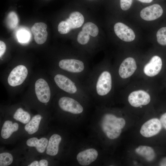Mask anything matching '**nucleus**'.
I'll list each match as a JSON object with an SVG mask.
<instances>
[{
  "mask_svg": "<svg viewBox=\"0 0 166 166\" xmlns=\"http://www.w3.org/2000/svg\"><path fill=\"white\" fill-rule=\"evenodd\" d=\"M104 63L95 65L83 83L89 93L101 98L108 95L113 88L111 73Z\"/></svg>",
  "mask_w": 166,
  "mask_h": 166,
  "instance_id": "nucleus-1",
  "label": "nucleus"
},
{
  "mask_svg": "<svg viewBox=\"0 0 166 166\" xmlns=\"http://www.w3.org/2000/svg\"><path fill=\"white\" fill-rule=\"evenodd\" d=\"M54 80L59 89L76 98H85L89 94L83 82L71 75L57 73Z\"/></svg>",
  "mask_w": 166,
  "mask_h": 166,
  "instance_id": "nucleus-2",
  "label": "nucleus"
},
{
  "mask_svg": "<svg viewBox=\"0 0 166 166\" xmlns=\"http://www.w3.org/2000/svg\"><path fill=\"white\" fill-rule=\"evenodd\" d=\"M102 117L101 126L103 132L110 139L117 138L125 125L124 119L111 113H106Z\"/></svg>",
  "mask_w": 166,
  "mask_h": 166,
  "instance_id": "nucleus-3",
  "label": "nucleus"
},
{
  "mask_svg": "<svg viewBox=\"0 0 166 166\" xmlns=\"http://www.w3.org/2000/svg\"><path fill=\"white\" fill-rule=\"evenodd\" d=\"M76 98L69 96L62 97L58 100V106L64 111L74 114H81L83 112L84 108Z\"/></svg>",
  "mask_w": 166,
  "mask_h": 166,
  "instance_id": "nucleus-4",
  "label": "nucleus"
},
{
  "mask_svg": "<svg viewBox=\"0 0 166 166\" xmlns=\"http://www.w3.org/2000/svg\"><path fill=\"white\" fill-rule=\"evenodd\" d=\"M28 70L23 65H19L14 68L10 73L8 78L9 84L13 87L21 85L26 79Z\"/></svg>",
  "mask_w": 166,
  "mask_h": 166,
  "instance_id": "nucleus-5",
  "label": "nucleus"
},
{
  "mask_svg": "<svg viewBox=\"0 0 166 166\" xmlns=\"http://www.w3.org/2000/svg\"><path fill=\"white\" fill-rule=\"evenodd\" d=\"M35 92L38 100L43 103H47L50 100V90L47 82L42 78H40L36 82Z\"/></svg>",
  "mask_w": 166,
  "mask_h": 166,
  "instance_id": "nucleus-6",
  "label": "nucleus"
},
{
  "mask_svg": "<svg viewBox=\"0 0 166 166\" xmlns=\"http://www.w3.org/2000/svg\"><path fill=\"white\" fill-rule=\"evenodd\" d=\"M162 125L158 119H152L145 122L142 126L140 131V134L146 137L154 136L160 131Z\"/></svg>",
  "mask_w": 166,
  "mask_h": 166,
  "instance_id": "nucleus-7",
  "label": "nucleus"
},
{
  "mask_svg": "<svg viewBox=\"0 0 166 166\" xmlns=\"http://www.w3.org/2000/svg\"><path fill=\"white\" fill-rule=\"evenodd\" d=\"M137 68L134 59L128 57L124 59L121 63L118 70L119 76L122 79H125L131 76Z\"/></svg>",
  "mask_w": 166,
  "mask_h": 166,
  "instance_id": "nucleus-8",
  "label": "nucleus"
},
{
  "mask_svg": "<svg viewBox=\"0 0 166 166\" xmlns=\"http://www.w3.org/2000/svg\"><path fill=\"white\" fill-rule=\"evenodd\" d=\"M150 95L142 90L134 91L130 94L128 100L129 104L135 107L146 105L150 101Z\"/></svg>",
  "mask_w": 166,
  "mask_h": 166,
  "instance_id": "nucleus-9",
  "label": "nucleus"
},
{
  "mask_svg": "<svg viewBox=\"0 0 166 166\" xmlns=\"http://www.w3.org/2000/svg\"><path fill=\"white\" fill-rule=\"evenodd\" d=\"M114 30L117 36L124 41L131 42L135 38V35L133 31L123 23L119 22L116 23L114 27Z\"/></svg>",
  "mask_w": 166,
  "mask_h": 166,
  "instance_id": "nucleus-10",
  "label": "nucleus"
},
{
  "mask_svg": "<svg viewBox=\"0 0 166 166\" xmlns=\"http://www.w3.org/2000/svg\"><path fill=\"white\" fill-rule=\"evenodd\" d=\"M163 13V10L161 6L155 4L143 9L140 12V16L143 19L150 21L159 18Z\"/></svg>",
  "mask_w": 166,
  "mask_h": 166,
  "instance_id": "nucleus-11",
  "label": "nucleus"
},
{
  "mask_svg": "<svg viewBox=\"0 0 166 166\" xmlns=\"http://www.w3.org/2000/svg\"><path fill=\"white\" fill-rule=\"evenodd\" d=\"M47 28V25L43 22L36 23L31 27L34 39L38 44L41 45L45 42L48 36Z\"/></svg>",
  "mask_w": 166,
  "mask_h": 166,
  "instance_id": "nucleus-12",
  "label": "nucleus"
},
{
  "mask_svg": "<svg viewBox=\"0 0 166 166\" xmlns=\"http://www.w3.org/2000/svg\"><path fill=\"white\" fill-rule=\"evenodd\" d=\"M161 59L158 56H154L144 66V72L147 76L152 77L159 73L162 67Z\"/></svg>",
  "mask_w": 166,
  "mask_h": 166,
  "instance_id": "nucleus-13",
  "label": "nucleus"
},
{
  "mask_svg": "<svg viewBox=\"0 0 166 166\" xmlns=\"http://www.w3.org/2000/svg\"><path fill=\"white\" fill-rule=\"evenodd\" d=\"M98 155V152L96 149L89 148L79 152L77 156V159L81 165L87 166L95 161Z\"/></svg>",
  "mask_w": 166,
  "mask_h": 166,
  "instance_id": "nucleus-14",
  "label": "nucleus"
},
{
  "mask_svg": "<svg viewBox=\"0 0 166 166\" xmlns=\"http://www.w3.org/2000/svg\"><path fill=\"white\" fill-rule=\"evenodd\" d=\"M61 140V136L57 134L52 135L50 137L46 148V153L49 155L53 156L58 153L59 146Z\"/></svg>",
  "mask_w": 166,
  "mask_h": 166,
  "instance_id": "nucleus-15",
  "label": "nucleus"
},
{
  "mask_svg": "<svg viewBox=\"0 0 166 166\" xmlns=\"http://www.w3.org/2000/svg\"><path fill=\"white\" fill-rule=\"evenodd\" d=\"M48 140L45 137L38 139L37 137L29 138L26 141L27 145L30 147H34L37 151L40 153H43L46 148Z\"/></svg>",
  "mask_w": 166,
  "mask_h": 166,
  "instance_id": "nucleus-16",
  "label": "nucleus"
},
{
  "mask_svg": "<svg viewBox=\"0 0 166 166\" xmlns=\"http://www.w3.org/2000/svg\"><path fill=\"white\" fill-rule=\"evenodd\" d=\"M71 29L81 27L84 21L83 16L78 11H74L69 15V18L65 20Z\"/></svg>",
  "mask_w": 166,
  "mask_h": 166,
  "instance_id": "nucleus-17",
  "label": "nucleus"
},
{
  "mask_svg": "<svg viewBox=\"0 0 166 166\" xmlns=\"http://www.w3.org/2000/svg\"><path fill=\"white\" fill-rule=\"evenodd\" d=\"M19 125L16 123H13L9 120L5 121L2 127L1 131V136L4 139L9 138L12 133L17 131L18 129Z\"/></svg>",
  "mask_w": 166,
  "mask_h": 166,
  "instance_id": "nucleus-18",
  "label": "nucleus"
},
{
  "mask_svg": "<svg viewBox=\"0 0 166 166\" xmlns=\"http://www.w3.org/2000/svg\"><path fill=\"white\" fill-rule=\"evenodd\" d=\"M42 118V116L39 114L34 116L25 126V131L30 135L36 132L38 129Z\"/></svg>",
  "mask_w": 166,
  "mask_h": 166,
  "instance_id": "nucleus-19",
  "label": "nucleus"
},
{
  "mask_svg": "<svg viewBox=\"0 0 166 166\" xmlns=\"http://www.w3.org/2000/svg\"><path fill=\"white\" fill-rule=\"evenodd\" d=\"M135 151L138 154L144 157L148 161H152L155 157L154 150L149 146H140L136 149Z\"/></svg>",
  "mask_w": 166,
  "mask_h": 166,
  "instance_id": "nucleus-20",
  "label": "nucleus"
},
{
  "mask_svg": "<svg viewBox=\"0 0 166 166\" xmlns=\"http://www.w3.org/2000/svg\"><path fill=\"white\" fill-rule=\"evenodd\" d=\"M13 118L15 120L23 124H26L30 121V116L28 112L20 108L14 113Z\"/></svg>",
  "mask_w": 166,
  "mask_h": 166,
  "instance_id": "nucleus-21",
  "label": "nucleus"
},
{
  "mask_svg": "<svg viewBox=\"0 0 166 166\" xmlns=\"http://www.w3.org/2000/svg\"><path fill=\"white\" fill-rule=\"evenodd\" d=\"M82 30L86 32L93 37L97 36L99 32L97 26L93 23L90 22H86L84 25Z\"/></svg>",
  "mask_w": 166,
  "mask_h": 166,
  "instance_id": "nucleus-22",
  "label": "nucleus"
},
{
  "mask_svg": "<svg viewBox=\"0 0 166 166\" xmlns=\"http://www.w3.org/2000/svg\"><path fill=\"white\" fill-rule=\"evenodd\" d=\"M6 22L8 26L10 29H14L17 26L18 19L17 15L15 12L12 11L8 14L7 17Z\"/></svg>",
  "mask_w": 166,
  "mask_h": 166,
  "instance_id": "nucleus-23",
  "label": "nucleus"
},
{
  "mask_svg": "<svg viewBox=\"0 0 166 166\" xmlns=\"http://www.w3.org/2000/svg\"><path fill=\"white\" fill-rule=\"evenodd\" d=\"M13 157L10 153L5 152L0 154V166H9L12 163Z\"/></svg>",
  "mask_w": 166,
  "mask_h": 166,
  "instance_id": "nucleus-24",
  "label": "nucleus"
},
{
  "mask_svg": "<svg viewBox=\"0 0 166 166\" xmlns=\"http://www.w3.org/2000/svg\"><path fill=\"white\" fill-rule=\"evenodd\" d=\"M158 42L161 45H166V27L160 29L156 33Z\"/></svg>",
  "mask_w": 166,
  "mask_h": 166,
  "instance_id": "nucleus-25",
  "label": "nucleus"
},
{
  "mask_svg": "<svg viewBox=\"0 0 166 166\" xmlns=\"http://www.w3.org/2000/svg\"><path fill=\"white\" fill-rule=\"evenodd\" d=\"M89 38V34L86 32L81 30L77 35V40L80 45H84L88 43Z\"/></svg>",
  "mask_w": 166,
  "mask_h": 166,
  "instance_id": "nucleus-26",
  "label": "nucleus"
},
{
  "mask_svg": "<svg viewBox=\"0 0 166 166\" xmlns=\"http://www.w3.org/2000/svg\"><path fill=\"white\" fill-rule=\"evenodd\" d=\"M71 30L66 21H62L58 24V31L61 34H65L68 33Z\"/></svg>",
  "mask_w": 166,
  "mask_h": 166,
  "instance_id": "nucleus-27",
  "label": "nucleus"
},
{
  "mask_svg": "<svg viewBox=\"0 0 166 166\" xmlns=\"http://www.w3.org/2000/svg\"><path fill=\"white\" fill-rule=\"evenodd\" d=\"M133 0H120L121 8L123 10H127L131 7Z\"/></svg>",
  "mask_w": 166,
  "mask_h": 166,
  "instance_id": "nucleus-28",
  "label": "nucleus"
},
{
  "mask_svg": "<svg viewBox=\"0 0 166 166\" xmlns=\"http://www.w3.org/2000/svg\"><path fill=\"white\" fill-rule=\"evenodd\" d=\"M29 35L27 32L22 30L19 32L18 37L19 40L21 42H25L29 39Z\"/></svg>",
  "mask_w": 166,
  "mask_h": 166,
  "instance_id": "nucleus-29",
  "label": "nucleus"
},
{
  "mask_svg": "<svg viewBox=\"0 0 166 166\" xmlns=\"http://www.w3.org/2000/svg\"><path fill=\"white\" fill-rule=\"evenodd\" d=\"M160 120L162 126L166 130V113L161 116Z\"/></svg>",
  "mask_w": 166,
  "mask_h": 166,
  "instance_id": "nucleus-30",
  "label": "nucleus"
},
{
  "mask_svg": "<svg viewBox=\"0 0 166 166\" xmlns=\"http://www.w3.org/2000/svg\"><path fill=\"white\" fill-rule=\"evenodd\" d=\"M6 50V45L4 42L0 41V57H1L4 54Z\"/></svg>",
  "mask_w": 166,
  "mask_h": 166,
  "instance_id": "nucleus-31",
  "label": "nucleus"
},
{
  "mask_svg": "<svg viewBox=\"0 0 166 166\" xmlns=\"http://www.w3.org/2000/svg\"><path fill=\"white\" fill-rule=\"evenodd\" d=\"M39 166H47L49 163L48 161L45 159H42L39 161Z\"/></svg>",
  "mask_w": 166,
  "mask_h": 166,
  "instance_id": "nucleus-32",
  "label": "nucleus"
},
{
  "mask_svg": "<svg viewBox=\"0 0 166 166\" xmlns=\"http://www.w3.org/2000/svg\"><path fill=\"white\" fill-rule=\"evenodd\" d=\"M159 165L161 166H166V157L164 158L160 161Z\"/></svg>",
  "mask_w": 166,
  "mask_h": 166,
  "instance_id": "nucleus-33",
  "label": "nucleus"
},
{
  "mask_svg": "<svg viewBox=\"0 0 166 166\" xmlns=\"http://www.w3.org/2000/svg\"><path fill=\"white\" fill-rule=\"evenodd\" d=\"M28 166H39V161L35 160L28 165Z\"/></svg>",
  "mask_w": 166,
  "mask_h": 166,
  "instance_id": "nucleus-34",
  "label": "nucleus"
},
{
  "mask_svg": "<svg viewBox=\"0 0 166 166\" xmlns=\"http://www.w3.org/2000/svg\"><path fill=\"white\" fill-rule=\"evenodd\" d=\"M142 3H150L153 0H137Z\"/></svg>",
  "mask_w": 166,
  "mask_h": 166,
  "instance_id": "nucleus-35",
  "label": "nucleus"
},
{
  "mask_svg": "<svg viewBox=\"0 0 166 166\" xmlns=\"http://www.w3.org/2000/svg\"><path fill=\"white\" fill-rule=\"evenodd\" d=\"M89 0V1H93L94 0Z\"/></svg>",
  "mask_w": 166,
  "mask_h": 166,
  "instance_id": "nucleus-36",
  "label": "nucleus"
},
{
  "mask_svg": "<svg viewBox=\"0 0 166 166\" xmlns=\"http://www.w3.org/2000/svg\"></svg>",
  "mask_w": 166,
  "mask_h": 166,
  "instance_id": "nucleus-37",
  "label": "nucleus"
}]
</instances>
